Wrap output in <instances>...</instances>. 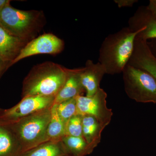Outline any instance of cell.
Wrapping results in <instances>:
<instances>
[{
	"mask_svg": "<svg viewBox=\"0 0 156 156\" xmlns=\"http://www.w3.org/2000/svg\"><path fill=\"white\" fill-rule=\"evenodd\" d=\"M105 74V69L99 62L95 63L92 60H87L80 74L81 83L87 93L86 96L90 97L97 92Z\"/></svg>",
	"mask_w": 156,
	"mask_h": 156,
	"instance_id": "obj_11",
	"label": "cell"
},
{
	"mask_svg": "<svg viewBox=\"0 0 156 156\" xmlns=\"http://www.w3.org/2000/svg\"><path fill=\"white\" fill-rule=\"evenodd\" d=\"M56 104L59 116L66 124L71 118L77 115L76 98Z\"/></svg>",
	"mask_w": 156,
	"mask_h": 156,
	"instance_id": "obj_19",
	"label": "cell"
},
{
	"mask_svg": "<svg viewBox=\"0 0 156 156\" xmlns=\"http://www.w3.org/2000/svg\"><path fill=\"white\" fill-rule=\"evenodd\" d=\"M43 17L41 11H23L10 4L0 11V26L27 42L41 28Z\"/></svg>",
	"mask_w": 156,
	"mask_h": 156,
	"instance_id": "obj_4",
	"label": "cell"
},
{
	"mask_svg": "<svg viewBox=\"0 0 156 156\" xmlns=\"http://www.w3.org/2000/svg\"><path fill=\"white\" fill-rule=\"evenodd\" d=\"M27 43L0 26V57L10 66Z\"/></svg>",
	"mask_w": 156,
	"mask_h": 156,
	"instance_id": "obj_12",
	"label": "cell"
},
{
	"mask_svg": "<svg viewBox=\"0 0 156 156\" xmlns=\"http://www.w3.org/2000/svg\"><path fill=\"white\" fill-rule=\"evenodd\" d=\"M144 29L133 32L128 27H123L105 38L99 49L98 62L106 74L114 75L122 73L133 53L136 35Z\"/></svg>",
	"mask_w": 156,
	"mask_h": 156,
	"instance_id": "obj_1",
	"label": "cell"
},
{
	"mask_svg": "<svg viewBox=\"0 0 156 156\" xmlns=\"http://www.w3.org/2000/svg\"><path fill=\"white\" fill-rule=\"evenodd\" d=\"M83 116L76 115L71 118L66 124L65 136H83Z\"/></svg>",
	"mask_w": 156,
	"mask_h": 156,
	"instance_id": "obj_20",
	"label": "cell"
},
{
	"mask_svg": "<svg viewBox=\"0 0 156 156\" xmlns=\"http://www.w3.org/2000/svg\"><path fill=\"white\" fill-rule=\"evenodd\" d=\"M9 66L10 64L4 61L0 57V76L5 70L6 68Z\"/></svg>",
	"mask_w": 156,
	"mask_h": 156,
	"instance_id": "obj_23",
	"label": "cell"
},
{
	"mask_svg": "<svg viewBox=\"0 0 156 156\" xmlns=\"http://www.w3.org/2000/svg\"><path fill=\"white\" fill-rule=\"evenodd\" d=\"M68 71L52 62L35 66L23 81L22 98L36 95L55 98L64 85Z\"/></svg>",
	"mask_w": 156,
	"mask_h": 156,
	"instance_id": "obj_2",
	"label": "cell"
},
{
	"mask_svg": "<svg viewBox=\"0 0 156 156\" xmlns=\"http://www.w3.org/2000/svg\"><path fill=\"white\" fill-rule=\"evenodd\" d=\"M66 123L59 116L56 104L51 108V118L47 130L49 140H60L66 135Z\"/></svg>",
	"mask_w": 156,
	"mask_h": 156,
	"instance_id": "obj_18",
	"label": "cell"
},
{
	"mask_svg": "<svg viewBox=\"0 0 156 156\" xmlns=\"http://www.w3.org/2000/svg\"><path fill=\"white\" fill-rule=\"evenodd\" d=\"M62 141L71 156H84L90 154L94 149L83 136H65Z\"/></svg>",
	"mask_w": 156,
	"mask_h": 156,
	"instance_id": "obj_17",
	"label": "cell"
},
{
	"mask_svg": "<svg viewBox=\"0 0 156 156\" xmlns=\"http://www.w3.org/2000/svg\"><path fill=\"white\" fill-rule=\"evenodd\" d=\"M55 97L30 96L22 98L15 106L8 109H0V125H9L37 112L51 107Z\"/></svg>",
	"mask_w": 156,
	"mask_h": 156,
	"instance_id": "obj_6",
	"label": "cell"
},
{
	"mask_svg": "<svg viewBox=\"0 0 156 156\" xmlns=\"http://www.w3.org/2000/svg\"><path fill=\"white\" fill-rule=\"evenodd\" d=\"M147 7L156 20V0H150Z\"/></svg>",
	"mask_w": 156,
	"mask_h": 156,
	"instance_id": "obj_22",
	"label": "cell"
},
{
	"mask_svg": "<svg viewBox=\"0 0 156 156\" xmlns=\"http://www.w3.org/2000/svg\"><path fill=\"white\" fill-rule=\"evenodd\" d=\"M64 48V41L61 39L53 34H44L28 42L11 62V66L23 58L34 55L58 54L61 53Z\"/></svg>",
	"mask_w": 156,
	"mask_h": 156,
	"instance_id": "obj_8",
	"label": "cell"
},
{
	"mask_svg": "<svg viewBox=\"0 0 156 156\" xmlns=\"http://www.w3.org/2000/svg\"><path fill=\"white\" fill-rule=\"evenodd\" d=\"M106 92L101 88L90 97L79 95L76 97L77 115L95 117L104 128L111 121L113 113L107 106Z\"/></svg>",
	"mask_w": 156,
	"mask_h": 156,
	"instance_id": "obj_7",
	"label": "cell"
},
{
	"mask_svg": "<svg viewBox=\"0 0 156 156\" xmlns=\"http://www.w3.org/2000/svg\"><path fill=\"white\" fill-rule=\"evenodd\" d=\"M114 2L119 8L132 7L136 3L138 2L137 0H114Z\"/></svg>",
	"mask_w": 156,
	"mask_h": 156,
	"instance_id": "obj_21",
	"label": "cell"
},
{
	"mask_svg": "<svg viewBox=\"0 0 156 156\" xmlns=\"http://www.w3.org/2000/svg\"><path fill=\"white\" fill-rule=\"evenodd\" d=\"M122 73L128 97L136 102L156 104V80L151 75L128 64Z\"/></svg>",
	"mask_w": 156,
	"mask_h": 156,
	"instance_id": "obj_5",
	"label": "cell"
},
{
	"mask_svg": "<svg viewBox=\"0 0 156 156\" xmlns=\"http://www.w3.org/2000/svg\"><path fill=\"white\" fill-rule=\"evenodd\" d=\"M21 156H71L60 140H49L23 153Z\"/></svg>",
	"mask_w": 156,
	"mask_h": 156,
	"instance_id": "obj_15",
	"label": "cell"
},
{
	"mask_svg": "<svg viewBox=\"0 0 156 156\" xmlns=\"http://www.w3.org/2000/svg\"><path fill=\"white\" fill-rule=\"evenodd\" d=\"M128 28L132 31L136 32L141 27L143 30L137 34L136 38L147 41L156 39V20L153 17L147 7H139L128 21Z\"/></svg>",
	"mask_w": 156,
	"mask_h": 156,
	"instance_id": "obj_9",
	"label": "cell"
},
{
	"mask_svg": "<svg viewBox=\"0 0 156 156\" xmlns=\"http://www.w3.org/2000/svg\"><path fill=\"white\" fill-rule=\"evenodd\" d=\"M82 68L69 69L63 87L55 98L54 103L58 104L81 95L85 91L82 86L80 74Z\"/></svg>",
	"mask_w": 156,
	"mask_h": 156,
	"instance_id": "obj_13",
	"label": "cell"
},
{
	"mask_svg": "<svg viewBox=\"0 0 156 156\" xmlns=\"http://www.w3.org/2000/svg\"><path fill=\"white\" fill-rule=\"evenodd\" d=\"M83 136L93 149L100 141L101 134L104 128L95 117L83 116L82 119Z\"/></svg>",
	"mask_w": 156,
	"mask_h": 156,
	"instance_id": "obj_16",
	"label": "cell"
},
{
	"mask_svg": "<svg viewBox=\"0 0 156 156\" xmlns=\"http://www.w3.org/2000/svg\"><path fill=\"white\" fill-rule=\"evenodd\" d=\"M52 107L7 125L19 141L23 153L49 141L47 130Z\"/></svg>",
	"mask_w": 156,
	"mask_h": 156,
	"instance_id": "obj_3",
	"label": "cell"
},
{
	"mask_svg": "<svg viewBox=\"0 0 156 156\" xmlns=\"http://www.w3.org/2000/svg\"><path fill=\"white\" fill-rule=\"evenodd\" d=\"M22 147L11 128L0 125V156H21Z\"/></svg>",
	"mask_w": 156,
	"mask_h": 156,
	"instance_id": "obj_14",
	"label": "cell"
},
{
	"mask_svg": "<svg viewBox=\"0 0 156 156\" xmlns=\"http://www.w3.org/2000/svg\"><path fill=\"white\" fill-rule=\"evenodd\" d=\"M152 53L156 57V39H153L152 41L148 43Z\"/></svg>",
	"mask_w": 156,
	"mask_h": 156,
	"instance_id": "obj_24",
	"label": "cell"
},
{
	"mask_svg": "<svg viewBox=\"0 0 156 156\" xmlns=\"http://www.w3.org/2000/svg\"><path fill=\"white\" fill-rule=\"evenodd\" d=\"M10 2L11 1L9 0H0V11H2L6 6L10 5Z\"/></svg>",
	"mask_w": 156,
	"mask_h": 156,
	"instance_id": "obj_25",
	"label": "cell"
},
{
	"mask_svg": "<svg viewBox=\"0 0 156 156\" xmlns=\"http://www.w3.org/2000/svg\"><path fill=\"white\" fill-rule=\"evenodd\" d=\"M128 64L147 72L156 80V57L147 41L135 40L133 53Z\"/></svg>",
	"mask_w": 156,
	"mask_h": 156,
	"instance_id": "obj_10",
	"label": "cell"
}]
</instances>
